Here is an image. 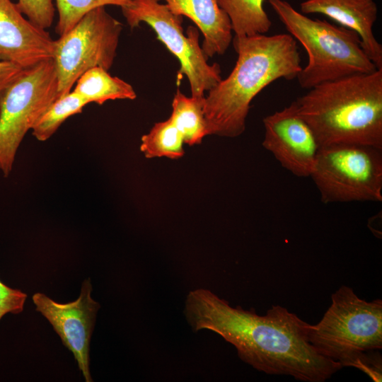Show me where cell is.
Wrapping results in <instances>:
<instances>
[{
  "label": "cell",
  "mask_w": 382,
  "mask_h": 382,
  "mask_svg": "<svg viewBox=\"0 0 382 382\" xmlns=\"http://www.w3.org/2000/svg\"><path fill=\"white\" fill-rule=\"evenodd\" d=\"M184 314L192 330L219 335L235 347L243 362L259 371L323 382L343 368L319 354L307 338L309 324L281 306L259 316L200 288L187 294Z\"/></svg>",
  "instance_id": "1"
},
{
  "label": "cell",
  "mask_w": 382,
  "mask_h": 382,
  "mask_svg": "<svg viewBox=\"0 0 382 382\" xmlns=\"http://www.w3.org/2000/svg\"><path fill=\"white\" fill-rule=\"evenodd\" d=\"M234 68L208 91L204 117L208 135L233 138L242 134L250 103L279 79H296L301 70L297 41L287 33L236 37Z\"/></svg>",
  "instance_id": "2"
},
{
  "label": "cell",
  "mask_w": 382,
  "mask_h": 382,
  "mask_svg": "<svg viewBox=\"0 0 382 382\" xmlns=\"http://www.w3.org/2000/svg\"><path fill=\"white\" fill-rule=\"evenodd\" d=\"M294 101L320 147L357 144L382 149V69L322 83Z\"/></svg>",
  "instance_id": "3"
},
{
  "label": "cell",
  "mask_w": 382,
  "mask_h": 382,
  "mask_svg": "<svg viewBox=\"0 0 382 382\" xmlns=\"http://www.w3.org/2000/svg\"><path fill=\"white\" fill-rule=\"evenodd\" d=\"M289 33L307 52L308 62L296 79L304 89L378 69L366 54L358 34L327 21L312 19L285 0H268Z\"/></svg>",
  "instance_id": "4"
},
{
  "label": "cell",
  "mask_w": 382,
  "mask_h": 382,
  "mask_svg": "<svg viewBox=\"0 0 382 382\" xmlns=\"http://www.w3.org/2000/svg\"><path fill=\"white\" fill-rule=\"evenodd\" d=\"M320 321L308 325L307 338L316 352L349 366L359 354L382 348V301H366L347 286L331 296Z\"/></svg>",
  "instance_id": "5"
},
{
  "label": "cell",
  "mask_w": 382,
  "mask_h": 382,
  "mask_svg": "<svg viewBox=\"0 0 382 382\" xmlns=\"http://www.w3.org/2000/svg\"><path fill=\"white\" fill-rule=\"evenodd\" d=\"M323 204L382 202V149L357 144L321 146L310 176Z\"/></svg>",
  "instance_id": "6"
},
{
  "label": "cell",
  "mask_w": 382,
  "mask_h": 382,
  "mask_svg": "<svg viewBox=\"0 0 382 382\" xmlns=\"http://www.w3.org/2000/svg\"><path fill=\"white\" fill-rule=\"evenodd\" d=\"M58 98L52 59L25 69L0 102V170L8 177L19 146L28 132Z\"/></svg>",
  "instance_id": "7"
},
{
  "label": "cell",
  "mask_w": 382,
  "mask_h": 382,
  "mask_svg": "<svg viewBox=\"0 0 382 382\" xmlns=\"http://www.w3.org/2000/svg\"><path fill=\"white\" fill-rule=\"evenodd\" d=\"M122 24L105 6L85 14L68 32L54 40L53 62L58 81V98L69 92L87 70H109L117 54Z\"/></svg>",
  "instance_id": "8"
},
{
  "label": "cell",
  "mask_w": 382,
  "mask_h": 382,
  "mask_svg": "<svg viewBox=\"0 0 382 382\" xmlns=\"http://www.w3.org/2000/svg\"><path fill=\"white\" fill-rule=\"evenodd\" d=\"M160 0H131L121 7L122 14L131 28L146 23L156 33L166 48L180 64L178 78L185 74L190 83L191 96L204 97V93L214 87L222 79L221 67L209 64L199 43V31L193 26H182L183 16L173 13Z\"/></svg>",
  "instance_id": "9"
},
{
  "label": "cell",
  "mask_w": 382,
  "mask_h": 382,
  "mask_svg": "<svg viewBox=\"0 0 382 382\" xmlns=\"http://www.w3.org/2000/svg\"><path fill=\"white\" fill-rule=\"evenodd\" d=\"M262 122V146L294 175L310 177L320 146L310 126L299 114L295 101L267 115Z\"/></svg>",
  "instance_id": "10"
},
{
  "label": "cell",
  "mask_w": 382,
  "mask_h": 382,
  "mask_svg": "<svg viewBox=\"0 0 382 382\" xmlns=\"http://www.w3.org/2000/svg\"><path fill=\"white\" fill-rule=\"evenodd\" d=\"M89 278L81 285L79 298L74 301L60 303L45 294L35 293L33 301L36 311L52 325L63 345L74 354L79 369L86 382H92L89 370V347L100 304L91 296Z\"/></svg>",
  "instance_id": "11"
},
{
  "label": "cell",
  "mask_w": 382,
  "mask_h": 382,
  "mask_svg": "<svg viewBox=\"0 0 382 382\" xmlns=\"http://www.w3.org/2000/svg\"><path fill=\"white\" fill-rule=\"evenodd\" d=\"M54 40L23 16L16 3L0 0V61L23 69L52 59Z\"/></svg>",
  "instance_id": "12"
},
{
  "label": "cell",
  "mask_w": 382,
  "mask_h": 382,
  "mask_svg": "<svg viewBox=\"0 0 382 382\" xmlns=\"http://www.w3.org/2000/svg\"><path fill=\"white\" fill-rule=\"evenodd\" d=\"M300 9L303 14H323L356 32L366 54L377 69H382V45L373 30L378 14L374 0H305Z\"/></svg>",
  "instance_id": "13"
},
{
  "label": "cell",
  "mask_w": 382,
  "mask_h": 382,
  "mask_svg": "<svg viewBox=\"0 0 382 382\" xmlns=\"http://www.w3.org/2000/svg\"><path fill=\"white\" fill-rule=\"evenodd\" d=\"M161 1V0H160ZM173 13L186 16L202 32L206 57L224 54L233 40L232 27L217 0H163Z\"/></svg>",
  "instance_id": "14"
},
{
  "label": "cell",
  "mask_w": 382,
  "mask_h": 382,
  "mask_svg": "<svg viewBox=\"0 0 382 382\" xmlns=\"http://www.w3.org/2000/svg\"><path fill=\"white\" fill-rule=\"evenodd\" d=\"M75 83L73 91L88 104L102 105L110 100H134L137 98L136 92L129 83L111 76L108 70L100 66L87 70Z\"/></svg>",
  "instance_id": "15"
},
{
  "label": "cell",
  "mask_w": 382,
  "mask_h": 382,
  "mask_svg": "<svg viewBox=\"0 0 382 382\" xmlns=\"http://www.w3.org/2000/svg\"><path fill=\"white\" fill-rule=\"evenodd\" d=\"M205 97H187L180 91L174 96L170 118L179 129L184 142L199 144L208 135L204 117Z\"/></svg>",
  "instance_id": "16"
},
{
  "label": "cell",
  "mask_w": 382,
  "mask_h": 382,
  "mask_svg": "<svg viewBox=\"0 0 382 382\" xmlns=\"http://www.w3.org/2000/svg\"><path fill=\"white\" fill-rule=\"evenodd\" d=\"M228 15L236 37L267 33L272 21L263 8L264 0H217Z\"/></svg>",
  "instance_id": "17"
},
{
  "label": "cell",
  "mask_w": 382,
  "mask_h": 382,
  "mask_svg": "<svg viewBox=\"0 0 382 382\" xmlns=\"http://www.w3.org/2000/svg\"><path fill=\"white\" fill-rule=\"evenodd\" d=\"M184 138L171 119L156 122L141 139L140 151L147 158H181L184 154Z\"/></svg>",
  "instance_id": "18"
},
{
  "label": "cell",
  "mask_w": 382,
  "mask_h": 382,
  "mask_svg": "<svg viewBox=\"0 0 382 382\" xmlns=\"http://www.w3.org/2000/svg\"><path fill=\"white\" fill-rule=\"evenodd\" d=\"M88 103L74 91L56 99L41 115L32 128L36 139H50L69 117L81 113Z\"/></svg>",
  "instance_id": "19"
},
{
  "label": "cell",
  "mask_w": 382,
  "mask_h": 382,
  "mask_svg": "<svg viewBox=\"0 0 382 382\" xmlns=\"http://www.w3.org/2000/svg\"><path fill=\"white\" fill-rule=\"evenodd\" d=\"M55 2L59 16L56 32L60 36L90 11L107 5L122 7L128 5L131 0H55Z\"/></svg>",
  "instance_id": "20"
},
{
  "label": "cell",
  "mask_w": 382,
  "mask_h": 382,
  "mask_svg": "<svg viewBox=\"0 0 382 382\" xmlns=\"http://www.w3.org/2000/svg\"><path fill=\"white\" fill-rule=\"evenodd\" d=\"M16 4L35 25L44 30L52 25L54 16L52 0H18Z\"/></svg>",
  "instance_id": "21"
},
{
  "label": "cell",
  "mask_w": 382,
  "mask_h": 382,
  "mask_svg": "<svg viewBox=\"0 0 382 382\" xmlns=\"http://www.w3.org/2000/svg\"><path fill=\"white\" fill-rule=\"evenodd\" d=\"M27 294L11 288L0 280V320L7 313L18 314L23 311Z\"/></svg>",
  "instance_id": "22"
},
{
  "label": "cell",
  "mask_w": 382,
  "mask_h": 382,
  "mask_svg": "<svg viewBox=\"0 0 382 382\" xmlns=\"http://www.w3.org/2000/svg\"><path fill=\"white\" fill-rule=\"evenodd\" d=\"M349 366L363 371L376 382L381 381V356L377 349L359 354L351 361Z\"/></svg>",
  "instance_id": "23"
},
{
  "label": "cell",
  "mask_w": 382,
  "mask_h": 382,
  "mask_svg": "<svg viewBox=\"0 0 382 382\" xmlns=\"http://www.w3.org/2000/svg\"><path fill=\"white\" fill-rule=\"evenodd\" d=\"M24 69L13 63L0 61V102L7 88Z\"/></svg>",
  "instance_id": "24"
}]
</instances>
